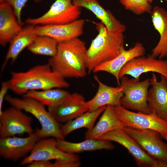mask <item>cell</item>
Returning <instances> with one entry per match:
<instances>
[{
	"instance_id": "cell-7",
	"label": "cell",
	"mask_w": 167,
	"mask_h": 167,
	"mask_svg": "<svg viewBox=\"0 0 167 167\" xmlns=\"http://www.w3.org/2000/svg\"><path fill=\"white\" fill-rule=\"evenodd\" d=\"M98 139L115 142L122 145L133 157L138 167H163L164 166L163 162L159 161L150 156L123 129L109 131Z\"/></svg>"
},
{
	"instance_id": "cell-21",
	"label": "cell",
	"mask_w": 167,
	"mask_h": 167,
	"mask_svg": "<svg viewBox=\"0 0 167 167\" xmlns=\"http://www.w3.org/2000/svg\"><path fill=\"white\" fill-rule=\"evenodd\" d=\"M152 22L155 29L160 35V39L151 51V55L159 59L167 57V11L156 6L151 13Z\"/></svg>"
},
{
	"instance_id": "cell-8",
	"label": "cell",
	"mask_w": 167,
	"mask_h": 167,
	"mask_svg": "<svg viewBox=\"0 0 167 167\" xmlns=\"http://www.w3.org/2000/svg\"><path fill=\"white\" fill-rule=\"evenodd\" d=\"M115 113L124 127L156 131L161 134H167V121L152 113L128 110L120 105L114 106Z\"/></svg>"
},
{
	"instance_id": "cell-4",
	"label": "cell",
	"mask_w": 167,
	"mask_h": 167,
	"mask_svg": "<svg viewBox=\"0 0 167 167\" xmlns=\"http://www.w3.org/2000/svg\"><path fill=\"white\" fill-rule=\"evenodd\" d=\"M5 100L12 106L31 113L37 119L41 128L36 131L40 138L64 139L58 122L37 100L30 97L19 98L9 95L6 96Z\"/></svg>"
},
{
	"instance_id": "cell-16",
	"label": "cell",
	"mask_w": 167,
	"mask_h": 167,
	"mask_svg": "<svg viewBox=\"0 0 167 167\" xmlns=\"http://www.w3.org/2000/svg\"><path fill=\"white\" fill-rule=\"evenodd\" d=\"M48 111L58 122H66L88 111V109L84 96L74 93L59 105L48 107Z\"/></svg>"
},
{
	"instance_id": "cell-17",
	"label": "cell",
	"mask_w": 167,
	"mask_h": 167,
	"mask_svg": "<svg viewBox=\"0 0 167 167\" xmlns=\"http://www.w3.org/2000/svg\"><path fill=\"white\" fill-rule=\"evenodd\" d=\"M145 49L143 44L136 42L134 46L128 50L122 47L119 54L114 58L102 63L93 70L94 73L105 71L111 74L115 78L119 86L120 85L119 74L123 66L134 58L142 56L145 54Z\"/></svg>"
},
{
	"instance_id": "cell-32",
	"label": "cell",
	"mask_w": 167,
	"mask_h": 167,
	"mask_svg": "<svg viewBox=\"0 0 167 167\" xmlns=\"http://www.w3.org/2000/svg\"><path fill=\"white\" fill-rule=\"evenodd\" d=\"M27 167H54V163L50 161L38 160L32 161L27 165Z\"/></svg>"
},
{
	"instance_id": "cell-10",
	"label": "cell",
	"mask_w": 167,
	"mask_h": 167,
	"mask_svg": "<svg viewBox=\"0 0 167 167\" xmlns=\"http://www.w3.org/2000/svg\"><path fill=\"white\" fill-rule=\"evenodd\" d=\"M124 131L132 137L152 157L167 164V144L158 132L148 129L124 127Z\"/></svg>"
},
{
	"instance_id": "cell-31",
	"label": "cell",
	"mask_w": 167,
	"mask_h": 167,
	"mask_svg": "<svg viewBox=\"0 0 167 167\" xmlns=\"http://www.w3.org/2000/svg\"><path fill=\"white\" fill-rule=\"evenodd\" d=\"M80 165L81 163L79 161H55L54 163V167H78Z\"/></svg>"
},
{
	"instance_id": "cell-6",
	"label": "cell",
	"mask_w": 167,
	"mask_h": 167,
	"mask_svg": "<svg viewBox=\"0 0 167 167\" xmlns=\"http://www.w3.org/2000/svg\"><path fill=\"white\" fill-rule=\"evenodd\" d=\"M81 14V7L74 4L72 0H55L43 15L28 18L25 23L34 26L66 24L79 19Z\"/></svg>"
},
{
	"instance_id": "cell-27",
	"label": "cell",
	"mask_w": 167,
	"mask_h": 167,
	"mask_svg": "<svg viewBox=\"0 0 167 167\" xmlns=\"http://www.w3.org/2000/svg\"><path fill=\"white\" fill-rule=\"evenodd\" d=\"M58 43L56 40L50 36H37L27 49L34 54L51 57L57 53Z\"/></svg>"
},
{
	"instance_id": "cell-2",
	"label": "cell",
	"mask_w": 167,
	"mask_h": 167,
	"mask_svg": "<svg viewBox=\"0 0 167 167\" xmlns=\"http://www.w3.org/2000/svg\"><path fill=\"white\" fill-rule=\"evenodd\" d=\"M87 50L85 43L78 38L58 42L57 53L48 63L53 71L64 78L84 77L87 75L84 61Z\"/></svg>"
},
{
	"instance_id": "cell-33",
	"label": "cell",
	"mask_w": 167,
	"mask_h": 167,
	"mask_svg": "<svg viewBox=\"0 0 167 167\" xmlns=\"http://www.w3.org/2000/svg\"><path fill=\"white\" fill-rule=\"evenodd\" d=\"M161 135L162 138L167 141V134H161Z\"/></svg>"
},
{
	"instance_id": "cell-19",
	"label": "cell",
	"mask_w": 167,
	"mask_h": 167,
	"mask_svg": "<svg viewBox=\"0 0 167 167\" xmlns=\"http://www.w3.org/2000/svg\"><path fill=\"white\" fill-rule=\"evenodd\" d=\"M94 78L97 83L98 87L94 97L86 101L88 111H93L107 105L114 106L120 105V100L123 95L122 88L120 86L114 87L105 84L96 75L94 76Z\"/></svg>"
},
{
	"instance_id": "cell-5",
	"label": "cell",
	"mask_w": 167,
	"mask_h": 167,
	"mask_svg": "<svg viewBox=\"0 0 167 167\" xmlns=\"http://www.w3.org/2000/svg\"><path fill=\"white\" fill-rule=\"evenodd\" d=\"M120 80V86L123 93L120 105L128 109L150 113L147 105L148 88L151 85L150 79L140 81V79H129L125 75Z\"/></svg>"
},
{
	"instance_id": "cell-34",
	"label": "cell",
	"mask_w": 167,
	"mask_h": 167,
	"mask_svg": "<svg viewBox=\"0 0 167 167\" xmlns=\"http://www.w3.org/2000/svg\"><path fill=\"white\" fill-rule=\"evenodd\" d=\"M154 0H147L148 2L149 3H152L153 1ZM166 1H167V0H165Z\"/></svg>"
},
{
	"instance_id": "cell-25",
	"label": "cell",
	"mask_w": 167,
	"mask_h": 167,
	"mask_svg": "<svg viewBox=\"0 0 167 167\" xmlns=\"http://www.w3.org/2000/svg\"><path fill=\"white\" fill-rule=\"evenodd\" d=\"M71 93L61 88H54L28 91L23 96L34 98L48 107L61 103L71 96Z\"/></svg>"
},
{
	"instance_id": "cell-13",
	"label": "cell",
	"mask_w": 167,
	"mask_h": 167,
	"mask_svg": "<svg viewBox=\"0 0 167 167\" xmlns=\"http://www.w3.org/2000/svg\"><path fill=\"white\" fill-rule=\"evenodd\" d=\"M149 72L159 73L167 78V60L157 59L151 55L136 58L123 66L119 76L120 80L126 75L139 79L142 74Z\"/></svg>"
},
{
	"instance_id": "cell-1",
	"label": "cell",
	"mask_w": 167,
	"mask_h": 167,
	"mask_svg": "<svg viewBox=\"0 0 167 167\" xmlns=\"http://www.w3.org/2000/svg\"><path fill=\"white\" fill-rule=\"evenodd\" d=\"M7 81L9 90L15 94L24 95L31 90L67 88L69 84L52 71L48 63L36 66L23 72H12Z\"/></svg>"
},
{
	"instance_id": "cell-3",
	"label": "cell",
	"mask_w": 167,
	"mask_h": 167,
	"mask_svg": "<svg viewBox=\"0 0 167 167\" xmlns=\"http://www.w3.org/2000/svg\"><path fill=\"white\" fill-rule=\"evenodd\" d=\"M95 24L98 34L87 49L84 59L89 73L98 65L116 57L124 42L123 33L111 32L101 22Z\"/></svg>"
},
{
	"instance_id": "cell-29",
	"label": "cell",
	"mask_w": 167,
	"mask_h": 167,
	"mask_svg": "<svg viewBox=\"0 0 167 167\" xmlns=\"http://www.w3.org/2000/svg\"><path fill=\"white\" fill-rule=\"evenodd\" d=\"M29 0H0V2H5L9 4L12 7L19 24L23 26L24 24L21 19V12L23 8ZM39 2L42 0H34Z\"/></svg>"
},
{
	"instance_id": "cell-22",
	"label": "cell",
	"mask_w": 167,
	"mask_h": 167,
	"mask_svg": "<svg viewBox=\"0 0 167 167\" xmlns=\"http://www.w3.org/2000/svg\"><path fill=\"white\" fill-rule=\"evenodd\" d=\"M124 126L117 116L114 106L107 105L95 126L88 129L85 133L86 139H98L105 134Z\"/></svg>"
},
{
	"instance_id": "cell-12",
	"label": "cell",
	"mask_w": 167,
	"mask_h": 167,
	"mask_svg": "<svg viewBox=\"0 0 167 167\" xmlns=\"http://www.w3.org/2000/svg\"><path fill=\"white\" fill-rule=\"evenodd\" d=\"M39 139L36 131L26 137L0 138V156L15 162L23 159L30 153Z\"/></svg>"
},
{
	"instance_id": "cell-11",
	"label": "cell",
	"mask_w": 167,
	"mask_h": 167,
	"mask_svg": "<svg viewBox=\"0 0 167 167\" xmlns=\"http://www.w3.org/2000/svg\"><path fill=\"white\" fill-rule=\"evenodd\" d=\"M36 143L29 155L23 159L21 166L28 165L33 161L38 160L78 161L79 157L75 154L68 153L57 147L56 139L52 137L41 138Z\"/></svg>"
},
{
	"instance_id": "cell-28",
	"label": "cell",
	"mask_w": 167,
	"mask_h": 167,
	"mask_svg": "<svg viewBox=\"0 0 167 167\" xmlns=\"http://www.w3.org/2000/svg\"><path fill=\"white\" fill-rule=\"evenodd\" d=\"M124 8L136 15L145 13L151 14L152 6L147 0H119Z\"/></svg>"
},
{
	"instance_id": "cell-15",
	"label": "cell",
	"mask_w": 167,
	"mask_h": 167,
	"mask_svg": "<svg viewBox=\"0 0 167 167\" xmlns=\"http://www.w3.org/2000/svg\"><path fill=\"white\" fill-rule=\"evenodd\" d=\"M84 24V20L80 19L66 24L37 25L34 32L37 36H49L59 42L78 38L83 33Z\"/></svg>"
},
{
	"instance_id": "cell-24",
	"label": "cell",
	"mask_w": 167,
	"mask_h": 167,
	"mask_svg": "<svg viewBox=\"0 0 167 167\" xmlns=\"http://www.w3.org/2000/svg\"><path fill=\"white\" fill-rule=\"evenodd\" d=\"M57 147L65 152L71 153L102 149L111 150L115 148L111 141L99 139H86L79 143H72L62 139H56Z\"/></svg>"
},
{
	"instance_id": "cell-23",
	"label": "cell",
	"mask_w": 167,
	"mask_h": 167,
	"mask_svg": "<svg viewBox=\"0 0 167 167\" xmlns=\"http://www.w3.org/2000/svg\"><path fill=\"white\" fill-rule=\"evenodd\" d=\"M34 26L30 24L26 26L10 42L4 62L2 67V71L8 60H11V63H13L21 52L33 41L37 36L34 32Z\"/></svg>"
},
{
	"instance_id": "cell-18",
	"label": "cell",
	"mask_w": 167,
	"mask_h": 167,
	"mask_svg": "<svg viewBox=\"0 0 167 167\" xmlns=\"http://www.w3.org/2000/svg\"><path fill=\"white\" fill-rule=\"evenodd\" d=\"M73 4L92 12L104 24L107 29L113 33H123L126 29L109 10H105L98 0H72Z\"/></svg>"
},
{
	"instance_id": "cell-20",
	"label": "cell",
	"mask_w": 167,
	"mask_h": 167,
	"mask_svg": "<svg viewBox=\"0 0 167 167\" xmlns=\"http://www.w3.org/2000/svg\"><path fill=\"white\" fill-rule=\"evenodd\" d=\"M0 3V45L5 46L10 43L23 28L12 6L5 2Z\"/></svg>"
},
{
	"instance_id": "cell-14",
	"label": "cell",
	"mask_w": 167,
	"mask_h": 167,
	"mask_svg": "<svg viewBox=\"0 0 167 167\" xmlns=\"http://www.w3.org/2000/svg\"><path fill=\"white\" fill-rule=\"evenodd\" d=\"M160 80L153 72L150 79L147 105L150 113L167 121V78L161 75Z\"/></svg>"
},
{
	"instance_id": "cell-9",
	"label": "cell",
	"mask_w": 167,
	"mask_h": 167,
	"mask_svg": "<svg viewBox=\"0 0 167 167\" xmlns=\"http://www.w3.org/2000/svg\"><path fill=\"white\" fill-rule=\"evenodd\" d=\"M32 121L31 117L17 108L12 106L5 109L0 115V138L33 133Z\"/></svg>"
},
{
	"instance_id": "cell-30",
	"label": "cell",
	"mask_w": 167,
	"mask_h": 167,
	"mask_svg": "<svg viewBox=\"0 0 167 167\" xmlns=\"http://www.w3.org/2000/svg\"><path fill=\"white\" fill-rule=\"evenodd\" d=\"M9 89L7 81L2 82L1 83L0 91V115L2 113V104L6 94Z\"/></svg>"
},
{
	"instance_id": "cell-26",
	"label": "cell",
	"mask_w": 167,
	"mask_h": 167,
	"mask_svg": "<svg viewBox=\"0 0 167 167\" xmlns=\"http://www.w3.org/2000/svg\"><path fill=\"white\" fill-rule=\"evenodd\" d=\"M106 106L101 107L95 110L88 111L76 118L69 121L61 126L62 133L65 137L72 131L82 128L89 129L94 126L98 116L103 113Z\"/></svg>"
}]
</instances>
